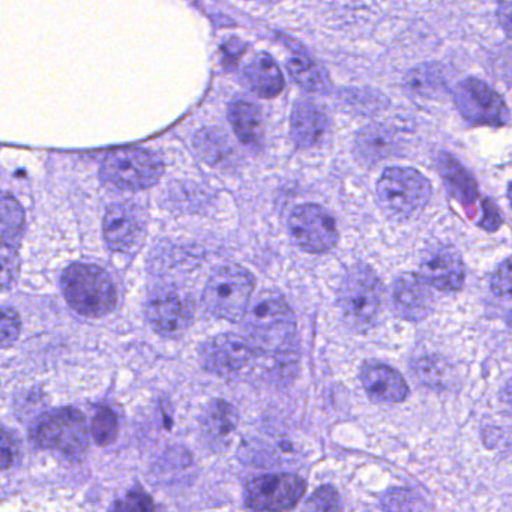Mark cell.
Returning a JSON list of instances; mask_svg holds the SVG:
<instances>
[{"label": "cell", "instance_id": "obj_37", "mask_svg": "<svg viewBox=\"0 0 512 512\" xmlns=\"http://www.w3.org/2000/svg\"><path fill=\"white\" fill-rule=\"evenodd\" d=\"M508 323H509V326H511V328H512V311H511V313L508 314Z\"/></svg>", "mask_w": 512, "mask_h": 512}, {"label": "cell", "instance_id": "obj_22", "mask_svg": "<svg viewBox=\"0 0 512 512\" xmlns=\"http://www.w3.org/2000/svg\"><path fill=\"white\" fill-rule=\"evenodd\" d=\"M230 124L244 145H260L263 139L262 113L248 101H233L229 109Z\"/></svg>", "mask_w": 512, "mask_h": 512}, {"label": "cell", "instance_id": "obj_13", "mask_svg": "<svg viewBox=\"0 0 512 512\" xmlns=\"http://www.w3.org/2000/svg\"><path fill=\"white\" fill-rule=\"evenodd\" d=\"M146 317L155 332L163 337H179L193 319L190 301L176 292H161L149 299Z\"/></svg>", "mask_w": 512, "mask_h": 512}, {"label": "cell", "instance_id": "obj_20", "mask_svg": "<svg viewBox=\"0 0 512 512\" xmlns=\"http://www.w3.org/2000/svg\"><path fill=\"white\" fill-rule=\"evenodd\" d=\"M437 163L448 193L467 209V214L472 215L470 208L478 199V187L473 176L452 155L440 154Z\"/></svg>", "mask_w": 512, "mask_h": 512}, {"label": "cell", "instance_id": "obj_4", "mask_svg": "<svg viewBox=\"0 0 512 512\" xmlns=\"http://www.w3.org/2000/svg\"><path fill=\"white\" fill-rule=\"evenodd\" d=\"M385 287L367 265H356L347 272L338 290V305L344 320L356 331H367L382 313Z\"/></svg>", "mask_w": 512, "mask_h": 512}, {"label": "cell", "instance_id": "obj_23", "mask_svg": "<svg viewBox=\"0 0 512 512\" xmlns=\"http://www.w3.org/2000/svg\"><path fill=\"white\" fill-rule=\"evenodd\" d=\"M25 230V212L11 194L2 196V247L17 250Z\"/></svg>", "mask_w": 512, "mask_h": 512}, {"label": "cell", "instance_id": "obj_3", "mask_svg": "<svg viewBox=\"0 0 512 512\" xmlns=\"http://www.w3.org/2000/svg\"><path fill=\"white\" fill-rule=\"evenodd\" d=\"M430 181L410 167H391L376 185L377 203L386 217L407 221L418 217L431 200Z\"/></svg>", "mask_w": 512, "mask_h": 512}, {"label": "cell", "instance_id": "obj_17", "mask_svg": "<svg viewBox=\"0 0 512 512\" xmlns=\"http://www.w3.org/2000/svg\"><path fill=\"white\" fill-rule=\"evenodd\" d=\"M329 119L322 109L308 100H299L293 106L290 133L293 142L301 149L319 145L328 133Z\"/></svg>", "mask_w": 512, "mask_h": 512}, {"label": "cell", "instance_id": "obj_18", "mask_svg": "<svg viewBox=\"0 0 512 512\" xmlns=\"http://www.w3.org/2000/svg\"><path fill=\"white\" fill-rule=\"evenodd\" d=\"M238 427V412L232 404L217 398L209 401L200 418L203 437L214 448H223L232 439Z\"/></svg>", "mask_w": 512, "mask_h": 512}, {"label": "cell", "instance_id": "obj_1", "mask_svg": "<svg viewBox=\"0 0 512 512\" xmlns=\"http://www.w3.org/2000/svg\"><path fill=\"white\" fill-rule=\"evenodd\" d=\"M244 331L262 355L271 352L290 355L295 341V316L283 296L263 292L245 314Z\"/></svg>", "mask_w": 512, "mask_h": 512}, {"label": "cell", "instance_id": "obj_29", "mask_svg": "<svg viewBox=\"0 0 512 512\" xmlns=\"http://www.w3.org/2000/svg\"><path fill=\"white\" fill-rule=\"evenodd\" d=\"M112 512H155V503L142 491H131L124 499L118 500Z\"/></svg>", "mask_w": 512, "mask_h": 512}, {"label": "cell", "instance_id": "obj_27", "mask_svg": "<svg viewBox=\"0 0 512 512\" xmlns=\"http://www.w3.org/2000/svg\"><path fill=\"white\" fill-rule=\"evenodd\" d=\"M302 512H343L337 490L331 485H323V487L317 488L308 497Z\"/></svg>", "mask_w": 512, "mask_h": 512}, {"label": "cell", "instance_id": "obj_36", "mask_svg": "<svg viewBox=\"0 0 512 512\" xmlns=\"http://www.w3.org/2000/svg\"><path fill=\"white\" fill-rule=\"evenodd\" d=\"M508 197H509V202H511V206H512V184L509 185Z\"/></svg>", "mask_w": 512, "mask_h": 512}, {"label": "cell", "instance_id": "obj_2", "mask_svg": "<svg viewBox=\"0 0 512 512\" xmlns=\"http://www.w3.org/2000/svg\"><path fill=\"white\" fill-rule=\"evenodd\" d=\"M62 290L68 305L80 316L98 319L115 310L118 292L103 268L74 263L62 275Z\"/></svg>", "mask_w": 512, "mask_h": 512}, {"label": "cell", "instance_id": "obj_6", "mask_svg": "<svg viewBox=\"0 0 512 512\" xmlns=\"http://www.w3.org/2000/svg\"><path fill=\"white\" fill-rule=\"evenodd\" d=\"M31 437L40 448L79 457L88 449L89 433L86 418L73 407L50 410L35 421Z\"/></svg>", "mask_w": 512, "mask_h": 512}, {"label": "cell", "instance_id": "obj_11", "mask_svg": "<svg viewBox=\"0 0 512 512\" xmlns=\"http://www.w3.org/2000/svg\"><path fill=\"white\" fill-rule=\"evenodd\" d=\"M200 362L206 371L218 376H232L262 355L245 335L221 334L200 347Z\"/></svg>", "mask_w": 512, "mask_h": 512}, {"label": "cell", "instance_id": "obj_9", "mask_svg": "<svg viewBox=\"0 0 512 512\" xmlns=\"http://www.w3.org/2000/svg\"><path fill=\"white\" fill-rule=\"evenodd\" d=\"M454 103L460 115L473 125L502 127L509 112L503 98L482 80L469 77L454 89Z\"/></svg>", "mask_w": 512, "mask_h": 512}, {"label": "cell", "instance_id": "obj_10", "mask_svg": "<svg viewBox=\"0 0 512 512\" xmlns=\"http://www.w3.org/2000/svg\"><path fill=\"white\" fill-rule=\"evenodd\" d=\"M290 233L296 244L308 253H328L338 242L337 224L326 209L302 205L290 215Z\"/></svg>", "mask_w": 512, "mask_h": 512}, {"label": "cell", "instance_id": "obj_7", "mask_svg": "<svg viewBox=\"0 0 512 512\" xmlns=\"http://www.w3.org/2000/svg\"><path fill=\"white\" fill-rule=\"evenodd\" d=\"M163 170L160 158L148 149H116L104 158L101 178L119 190L139 191L157 184Z\"/></svg>", "mask_w": 512, "mask_h": 512}, {"label": "cell", "instance_id": "obj_34", "mask_svg": "<svg viewBox=\"0 0 512 512\" xmlns=\"http://www.w3.org/2000/svg\"><path fill=\"white\" fill-rule=\"evenodd\" d=\"M16 454V439L5 428L4 436H2V467H4V470L10 469L13 466L14 455Z\"/></svg>", "mask_w": 512, "mask_h": 512}, {"label": "cell", "instance_id": "obj_12", "mask_svg": "<svg viewBox=\"0 0 512 512\" xmlns=\"http://www.w3.org/2000/svg\"><path fill=\"white\" fill-rule=\"evenodd\" d=\"M421 277L440 292H457L464 284V265L460 253L451 245H434L425 251Z\"/></svg>", "mask_w": 512, "mask_h": 512}, {"label": "cell", "instance_id": "obj_21", "mask_svg": "<svg viewBox=\"0 0 512 512\" xmlns=\"http://www.w3.org/2000/svg\"><path fill=\"white\" fill-rule=\"evenodd\" d=\"M244 77L259 97L274 98L283 92V74L274 59L266 53H259L245 65Z\"/></svg>", "mask_w": 512, "mask_h": 512}, {"label": "cell", "instance_id": "obj_5", "mask_svg": "<svg viewBox=\"0 0 512 512\" xmlns=\"http://www.w3.org/2000/svg\"><path fill=\"white\" fill-rule=\"evenodd\" d=\"M254 286L256 281L247 269L236 265L223 266L209 278L203 304L218 319L241 322L250 308Z\"/></svg>", "mask_w": 512, "mask_h": 512}, {"label": "cell", "instance_id": "obj_24", "mask_svg": "<svg viewBox=\"0 0 512 512\" xmlns=\"http://www.w3.org/2000/svg\"><path fill=\"white\" fill-rule=\"evenodd\" d=\"M290 76L310 92H323L328 88V80L322 68L305 55L292 56L287 62Z\"/></svg>", "mask_w": 512, "mask_h": 512}, {"label": "cell", "instance_id": "obj_31", "mask_svg": "<svg viewBox=\"0 0 512 512\" xmlns=\"http://www.w3.org/2000/svg\"><path fill=\"white\" fill-rule=\"evenodd\" d=\"M20 328H22V322L17 311L14 308L5 307L2 313V346L10 347L11 344L16 343Z\"/></svg>", "mask_w": 512, "mask_h": 512}, {"label": "cell", "instance_id": "obj_32", "mask_svg": "<svg viewBox=\"0 0 512 512\" xmlns=\"http://www.w3.org/2000/svg\"><path fill=\"white\" fill-rule=\"evenodd\" d=\"M17 271H19L17 250L2 247V284H4V289H8L10 284L14 283Z\"/></svg>", "mask_w": 512, "mask_h": 512}, {"label": "cell", "instance_id": "obj_16", "mask_svg": "<svg viewBox=\"0 0 512 512\" xmlns=\"http://www.w3.org/2000/svg\"><path fill=\"white\" fill-rule=\"evenodd\" d=\"M361 382L368 397L377 403L397 404L406 400L409 386L395 368L382 362H365Z\"/></svg>", "mask_w": 512, "mask_h": 512}, {"label": "cell", "instance_id": "obj_30", "mask_svg": "<svg viewBox=\"0 0 512 512\" xmlns=\"http://www.w3.org/2000/svg\"><path fill=\"white\" fill-rule=\"evenodd\" d=\"M491 290L503 299H512V257L506 259L491 278Z\"/></svg>", "mask_w": 512, "mask_h": 512}, {"label": "cell", "instance_id": "obj_19", "mask_svg": "<svg viewBox=\"0 0 512 512\" xmlns=\"http://www.w3.org/2000/svg\"><path fill=\"white\" fill-rule=\"evenodd\" d=\"M397 133L388 125L374 124L364 128L355 140V151L365 164H376L397 152Z\"/></svg>", "mask_w": 512, "mask_h": 512}, {"label": "cell", "instance_id": "obj_25", "mask_svg": "<svg viewBox=\"0 0 512 512\" xmlns=\"http://www.w3.org/2000/svg\"><path fill=\"white\" fill-rule=\"evenodd\" d=\"M443 76L436 65H422L410 71L407 76L406 86L412 94L416 95H434L442 91Z\"/></svg>", "mask_w": 512, "mask_h": 512}, {"label": "cell", "instance_id": "obj_8", "mask_svg": "<svg viewBox=\"0 0 512 512\" xmlns=\"http://www.w3.org/2000/svg\"><path fill=\"white\" fill-rule=\"evenodd\" d=\"M307 484L293 473L262 475L245 488V503L257 512H284L295 508L304 497Z\"/></svg>", "mask_w": 512, "mask_h": 512}, {"label": "cell", "instance_id": "obj_26", "mask_svg": "<svg viewBox=\"0 0 512 512\" xmlns=\"http://www.w3.org/2000/svg\"><path fill=\"white\" fill-rule=\"evenodd\" d=\"M118 416L110 407L101 406L92 419L91 433L95 442L100 446H107L115 442L118 437Z\"/></svg>", "mask_w": 512, "mask_h": 512}, {"label": "cell", "instance_id": "obj_33", "mask_svg": "<svg viewBox=\"0 0 512 512\" xmlns=\"http://www.w3.org/2000/svg\"><path fill=\"white\" fill-rule=\"evenodd\" d=\"M482 211H484V217H482V221H479V227L488 230V232L499 229L500 224H502V215L490 199H485L482 202Z\"/></svg>", "mask_w": 512, "mask_h": 512}, {"label": "cell", "instance_id": "obj_28", "mask_svg": "<svg viewBox=\"0 0 512 512\" xmlns=\"http://www.w3.org/2000/svg\"><path fill=\"white\" fill-rule=\"evenodd\" d=\"M226 148V140L220 130L200 131L196 139V149L200 157L208 163H217Z\"/></svg>", "mask_w": 512, "mask_h": 512}, {"label": "cell", "instance_id": "obj_14", "mask_svg": "<svg viewBox=\"0 0 512 512\" xmlns=\"http://www.w3.org/2000/svg\"><path fill=\"white\" fill-rule=\"evenodd\" d=\"M145 232L142 211L131 203H115L104 217V239L110 250L128 253L133 250Z\"/></svg>", "mask_w": 512, "mask_h": 512}, {"label": "cell", "instance_id": "obj_35", "mask_svg": "<svg viewBox=\"0 0 512 512\" xmlns=\"http://www.w3.org/2000/svg\"><path fill=\"white\" fill-rule=\"evenodd\" d=\"M497 19L502 25L503 31L512 37V2H505L500 4L497 8Z\"/></svg>", "mask_w": 512, "mask_h": 512}, {"label": "cell", "instance_id": "obj_15", "mask_svg": "<svg viewBox=\"0 0 512 512\" xmlns=\"http://www.w3.org/2000/svg\"><path fill=\"white\" fill-rule=\"evenodd\" d=\"M392 299L398 316L412 322L425 319L434 307V295L431 287L425 283L421 275H400L395 280Z\"/></svg>", "mask_w": 512, "mask_h": 512}]
</instances>
